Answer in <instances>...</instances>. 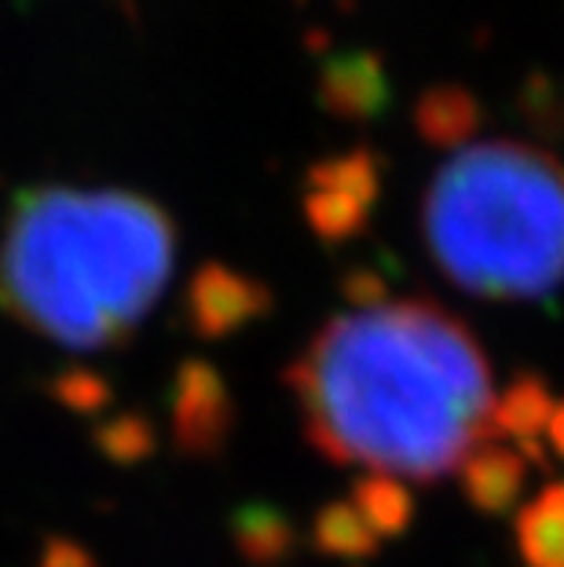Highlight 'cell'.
<instances>
[{
    "mask_svg": "<svg viewBox=\"0 0 564 567\" xmlns=\"http://www.w3.org/2000/svg\"><path fill=\"white\" fill-rule=\"evenodd\" d=\"M352 505L378 538H400L414 520V498L396 476L367 473L352 484Z\"/></svg>",
    "mask_w": 564,
    "mask_h": 567,
    "instance_id": "4fadbf2b",
    "label": "cell"
},
{
    "mask_svg": "<svg viewBox=\"0 0 564 567\" xmlns=\"http://www.w3.org/2000/svg\"><path fill=\"white\" fill-rule=\"evenodd\" d=\"M524 476H527L524 457L495 443L476 446L459 465V484L465 502L488 516H506L517 505L524 491Z\"/></svg>",
    "mask_w": 564,
    "mask_h": 567,
    "instance_id": "ba28073f",
    "label": "cell"
},
{
    "mask_svg": "<svg viewBox=\"0 0 564 567\" xmlns=\"http://www.w3.org/2000/svg\"><path fill=\"white\" fill-rule=\"evenodd\" d=\"M176 224L136 190H19L0 238V311L74 352L122 344L173 279Z\"/></svg>",
    "mask_w": 564,
    "mask_h": 567,
    "instance_id": "7a4b0ae2",
    "label": "cell"
},
{
    "mask_svg": "<svg viewBox=\"0 0 564 567\" xmlns=\"http://www.w3.org/2000/svg\"><path fill=\"white\" fill-rule=\"evenodd\" d=\"M173 446L184 457L209 462L221 457L235 432V400L221 370L206 359H184L170 384Z\"/></svg>",
    "mask_w": 564,
    "mask_h": 567,
    "instance_id": "5b68a950",
    "label": "cell"
},
{
    "mask_svg": "<svg viewBox=\"0 0 564 567\" xmlns=\"http://www.w3.org/2000/svg\"><path fill=\"white\" fill-rule=\"evenodd\" d=\"M48 392H52L55 403H63L66 410H74V414H95V410H103L111 403V384H106L100 373H89V370L59 373Z\"/></svg>",
    "mask_w": 564,
    "mask_h": 567,
    "instance_id": "e0dca14e",
    "label": "cell"
},
{
    "mask_svg": "<svg viewBox=\"0 0 564 567\" xmlns=\"http://www.w3.org/2000/svg\"><path fill=\"white\" fill-rule=\"evenodd\" d=\"M38 567H95V557L81 546V542L52 535V538H44Z\"/></svg>",
    "mask_w": 564,
    "mask_h": 567,
    "instance_id": "d6986e66",
    "label": "cell"
},
{
    "mask_svg": "<svg viewBox=\"0 0 564 567\" xmlns=\"http://www.w3.org/2000/svg\"><path fill=\"white\" fill-rule=\"evenodd\" d=\"M554 395H550V384L539 378V373H517L506 395L495 403V414H491V429L506 432L513 440H535L539 432L550 425L554 417Z\"/></svg>",
    "mask_w": 564,
    "mask_h": 567,
    "instance_id": "7c38bea8",
    "label": "cell"
},
{
    "mask_svg": "<svg viewBox=\"0 0 564 567\" xmlns=\"http://www.w3.org/2000/svg\"><path fill=\"white\" fill-rule=\"evenodd\" d=\"M546 440L554 446V454L564 462V403L554 406V417H550V425H546Z\"/></svg>",
    "mask_w": 564,
    "mask_h": 567,
    "instance_id": "ffe728a7",
    "label": "cell"
},
{
    "mask_svg": "<svg viewBox=\"0 0 564 567\" xmlns=\"http://www.w3.org/2000/svg\"><path fill=\"white\" fill-rule=\"evenodd\" d=\"M297 527L279 505L246 502L232 513V542L249 564H275L297 549Z\"/></svg>",
    "mask_w": 564,
    "mask_h": 567,
    "instance_id": "30bf717a",
    "label": "cell"
},
{
    "mask_svg": "<svg viewBox=\"0 0 564 567\" xmlns=\"http://www.w3.org/2000/svg\"><path fill=\"white\" fill-rule=\"evenodd\" d=\"M414 128L433 147H462L480 128V103L462 84H433L414 106Z\"/></svg>",
    "mask_w": 564,
    "mask_h": 567,
    "instance_id": "9c48e42d",
    "label": "cell"
},
{
    "mask_svg": "<svg viewBox=\"0 0 564 567\" xmlns=\"http://www.w3.org/2000/svg\"><path fill=\"white\" fill-rule=\"evenodd\" d=\"M521 114L539 136H564V84L554 78H527L521 92Z\"/></svg>",
    "mask_w": 564,
    "mask_h": 567,
    "instance_id": "2e32d148",
    "label": "cell"
},
{
    "mask_svg": "<svg viewBox=\"0 0 564 567\" xmlns=\"http://www.w3.org/2000/svg\"><path fill=\"white\" fill-rule=\"evenodd\" d=\"M341 293L352 305V311H370V308H386L392 282L386 271L370 268V264H356V268L345 271L341 279Z\"/></svg>",
    "mask_w": 564,
    "mask_h": 567,
    "instance_id": "ac0fdd59",
    "label": "cell"
},
{
    "mask_svg": "<svg viewBox=\"0 0 564 567\" xmlns=\"http://www.w3.org/2000/svg\"><path fill=\"white\" fill-rule=\"evenodd\" d=\"M283 381L334 465L433 484L495 436L484 348L425 297L327 319Z\"/></svg>",
    "mask_w": 564,
    "mask_h": 567,
    "instance_id": "6da1fadb",
    "label": "cell"
},
{
    "mask_svg": "<svg viewBox=\"0 0 564 567\" xmlns=\"http://www.w3.org/2000/svg\"><path fill=\"white\" fill-rule=\"evenodd\" d=\"M271 305L275 297L268 286L221 260L202 264L184 289L187 330L202 341H221V337L238 333L243 326L268 316Z\"/></svg>",
    "mask_w": 564,
    "mask_h": 567,
    "instance_id": "8992f818",
    "label": "cell"
},
{
    "mask_svg": "<svg viewBox=\"0 0 564 567\" xmlns=\"http://www.w3.org/2000/svg\"><path fill=\"white\" fill-rule=\"evenodd\" d=\"M319 106L330 117L341 122H370L389 106L392 89L381 55L363 52V48H348L322 59L319 81H316Z\"/></svg>",
    "mask_w": 564,
    "mask_h": 567,
    "instance_id": "52a82bcc",
    "label": "cell"
},
{
    "mask_svg": "<svg viewBox=\"0 0 564 567\" xmlns=\"http://www.w3.org/2000/svg\"><path fill=\"white\" fill-rule=\"evenodd\" d=\"M311 546L322 557L370 560L378 553V535L367 527L352 502H327L311 520Z\"/></svg>",
    "mask_w": 564,
    "mask_h": 567,
    "instance_id": "5bb4252c",
    "label": "cell"
},
{
    "mask_svg": "<svg viewBox=\"0 0 564 567\" xmlns=\"http://www.w3.org/2000/svg\"><path fill=\"white\" fill-rule=\"evenodd\" d=\"M381 195V158L348 151L322 158L305 176V220L322 246H341L367 227L370 205Z\"/></svg>",
    "mask_w": 564,
    "mask_h": 567,
    "instance_id": "277c9868",
    "label": "cell"
},
{
    "mask_svg": "<svg viewBox=\"0 0 564 567\" xmlns=\"http://www.w3.org/2000/svg\"><path fill=\"white\" fill-rule=\"evenodd\" d=\"M95 446L114 465H140L158 446V432H154V421L147 414L125 410V414H114L111 421H103L95 429Z\"/></svg>",
    "mask_w": 564,
    "mask_h": 567,
    "instance_id": "9a60e30c",
    "label": "cell"
},
{
    "mask_svg": "<svg viewBox=\"0 0 564 567\" xmlns=\"http://www.w3.org/2000/svg\"><path fill=\"white\" fill-rule=\"evenodd\" d=\"M422 235L465 293L554 297L564 286V165L527 143H470L429 184Z\"/></svg>",
    "mask_w": 564,
    "mask_h": 567,
    "instance_id": "3957f363",
    "label": "cell"
},
{
    "mask_svg": "<svg viewBox=\"0 0 564 567\" xmlns=\"http://www.w3.org/2000/svg\"><path fill=\"white\" fill-rule=\"evenodd\" d=\"M524 567H564V484H550L517 516Z\"/></svg>",
    "mask_w": 564,
    "mask_h": 567,
    "instance_id": "8fae6325",
    "label": "cell"
}]
</instances>
